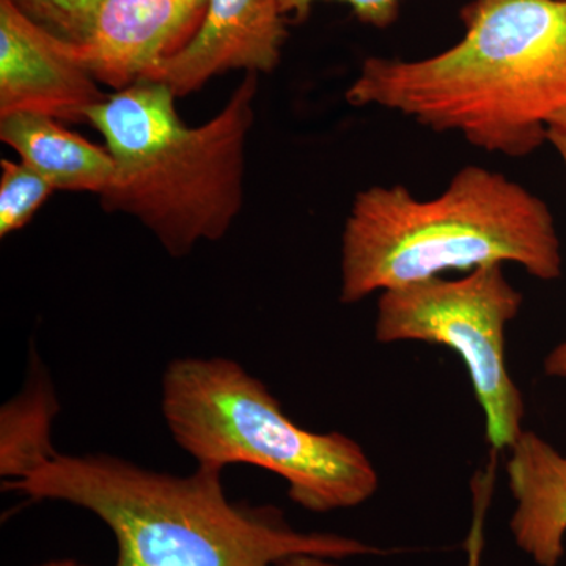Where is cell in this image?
Returning <instances> with one entry per match:
<instances>
[{"label": "cell", "instance_id": "cell-1", "mask_svg": "<svg viewBox=\"0 0 566 566\" xmlns=\"http://www.w3.org/2000/svg\"><path fill=\"white\" fill-rule=\"evenodd\" d=\"M464 36L420 61L370 57L353 106L400 112L490 153L523 158L566 109V0H472Z\"/></svg>", "mask_w": 566, "mask_h": 566}, {"label": "cell", "instance_id": "cell-2", "mask_svg": "<svg viewBox=\"0 0 566 566\" xmlns=\"http://www.w3.org/2000/svg\"><path fill=\"white\" fill-rule=\"evenodd\" d=\"M222 471L199 465L177 476L109 455L57 453L3 490L98 516L117 542L115 566H277L296 556H385L352 536L297 531L274 506L233 504Z\"/></svg>", "mask_w": 566, "mask_h": 566}, {"label": "cell", "instance_id": "cell-3", "mask_svg": "<svg viewBox=\"0 0 566 566\" xmlns=\"http://www.w3.org/2000/svg\"><path fill=\"white\" fill-rule=\"evenodd\" d=\"M505 263L545 282L564 266L553 212L520 182L468 166L434 199L401 185L371 186L346 219L340 300L356 304L446 271Z\"/></svg>", "mask_w": 566, "mask_h": 566}, {"label": "cell", "instance_id": "cell-4", "mask_svg": "<svg viewBox=\"0 0 566 566\" xmlns=\"http://www.w3.org/2000/svg\"><path fill=\"white\" fill-rule=\"evenodd\" d=\"M259 76L248 73L229 102L200 126L181 122L174 95L142 81L87 114L114 159L104 210L139 219L174 256L222 240L244 197L245 144Z\"/></svg>", "mask_w": 566, "mask_h": 566}, {"label": "cell", "instance_id": "cell-5", "mask_svg": "<svg viewBox=\"0 0 566 566\" xmlns=\"http://www.w3.org/2000/svg\"><path fill=\"white\" fill-rule=\"evenodd\" d=\"M163 415L175 442L199 465L251 464L282 476L294 504L315 513L354 509L374 497L378 472L348 436L314 433L240 364L175 360L163 379Z\"/></svg>", "mask_w": 566, "mask_h": 566}, {"label": "cell", "instance_id": "cell-6", "mask_svg": "<svg viewBox=\"0 0 566 566\" xmlns=\"http://www.w3.org/2000/svg\"><path fill=\"white\" fill-rule=\"evenodd\" d=\"M521 305L523 294L506 281L504 264H490L457 281L434 277L386 290L375 338L379 344L422 342L457 353L485 416L488 442L502 452L523 434L526 416L505 360V329Z\"/></svg>", "mask_w": 566, "mask_h": 566}, {"label": "cell", "instance_id": "cell-7", "mask_svg": "<svg viewBox=\"0 0 566 566\" xmlns=\"http://www.w3.org/2000/svg\"><path fill=\"white\" fill-rule=\"evenodd\" d=\"M98 84L70 41L0 0V118L33 114L87 123L88 112L106 99Z\"/></svg>", "mask_w": 566, "mask_h": 566}, {"label": "cell", "instance_id": "cell-8", "mask_svg": "<svg viewBox=\"0 0 566 566\" xmlns=\"http://www.w3.org/2000/svg\"><path fill=\"white\" fill-rule=\"evenodd\" d=\"M286 36L279 0H208L192 39L144 81L164 84L180 98L226 71L271 73L281 62Z\"/></svg>", "mask_w": 566, "mask_h": 566}, {"label": "cell", "instance_id": "cell-9", "mask_svg": "<svg viewBox=\"0 0 566 566\" xmlns=\"http://www.w3.org/2000/svg\"><path fill=\"white\" fill-rule=\"evenodd\" d=\"M208 0H104L87 39L71 43L82 65L115 91L145 80L202 24Z\"/></svg>", "mask_w": 566, "mask_h": 566}, {"label": "cell", "instance_id": "cell-10", "mask_svg": "<svg viewBox=\"0 0 566 566\" xmlns=\"http://www.w3.org/2000/svg\"><path fill=\"white\" fill-rule=\"evenodd\" d=\"M505 471L516 506L510 531L536 566H558L565 556L566 455L534 431L509 449Z\"/></svg>", "mask_w": 566, "mask_h": 566}, {"label": "cell", "instance_id": "cell-11", "mask_svg": "<svg viewBox=\"0 0 566 566\" xmlns=\"http://www.w3.org/2000/svg\"><path fill=\"white\" fill-rule=\"evenodd\" d=\"M0 139L54 186L55 191L102 196L114 177L107 148L70 132L44 115L18 114L0 118Z\"/></svg>", "mask_w": 566, "mask_h": 566}, {"label": "cell", "instance_id": "cell-12", "mask_svg": "<svg viewBox=\"0 0 566 566\" xmlns=\"http://www.w3.org/2000/svg\"><path fill=\"white\" fill-rule=\"evenodd\" d=\"M57 412L50 381L33 371L28 387L0 415V475L6 482L24 479L57 455L51 444V423Z\"/></svg>", "mask_w": 566, "mask_h": 566}, {"label": "cell", "instance_id": "cell-13", "mask_svg": "<svg viewBox=\"0 0 566 566\" xmlns=\"http://www.w3.org/2000/svg\"><path fill=\"white\" fill-rule=\"evenodd\" d=\"M0 167V237L6 238L28 226L55 188L25 163L2 159Z\"/></svg>", "mask_w": 566, "mask_h": 566}, {"label": "cell", "instance_id": "cell-14", "mask_svg": "<svg viewBox=\"0 0 566 566\" xmlns=\"http://www.w3.org/2000/svg\"><path fill=\"white\" fill-rule=\"evenodd\" d=\"M316 2H344L352 7L357 20L374 28L386 29L397 21L401 0H279L282 13L305 20Z\"/></svg>", "mask_w": 566, "mask_h": 566}, {"label": "cell", "instance_id": "cell-15", "mask_svg": "<svg viewBox=\"0 0 566 566\" xmlns=\"http://www.w3.org/2000/svg\"><path fill=\"white\" fill-rule=\"evenodd\" d=\"M104 0H54L52 33L73 44L87 39Z\"/></svg>", "mask_w": 566, "mask_h": 566}, {"label": "cell", "instance_id": "cell-16", "mask_svg": "<svg viewBox=\"0 0 566 566\" xmlns=\"http://www.w3.org/2000/svg\"><path fill=\"white\" fill-rule=\"evenodd\" d=\"M547 142L556 148L566 167V109L547 123ZM543 367L551 378L566 379V340L547 354Z\"/></svg>", "mask_w": 566, "mask_h": 566}, {"label": "cell", "instance_id": "cell-17", "mask_svg": "<svg viewBox=\"0 0 566 566\" xmlns=\"http://www.w3.org/2000/svg\"><path fill=\"white\" fill-rule=\"evenodd\" d=\"M29 18L39 22L48 31H52L54 21V0H11Z\"/></svg>", "mask_w": 566, "mask_h": 566}, {"label": "cell", "instance_id": "cell-18", "mask_svg": "<svg viewBox=\"0 0 566 566\" xmlns=\"http://www.w3.org/2000/svg\"><path fill=\"white\" fill-rule=\"evenodd\" d=\"M277 566H338L335 560L331 558L316 557V556H296L282 562Z\"/></svg>", "mask_w": 566, "mask_h": 566}, {"label": "cell", "instance_id": "cell-19", "mask_svg": "<svg viewBox=\"0 0 566 566\" xmlns=\"http://www.w3.org/2000/svg\"><path fill=\"white\" fill-rule=\"evenodd\" d=\"M36 566H87V565H81L77 564V562L69 560V558H65V560H51L46 562V564H41Z\"/></svg>", "mask_w": 566, "mask_h": 566}]
</instances>
